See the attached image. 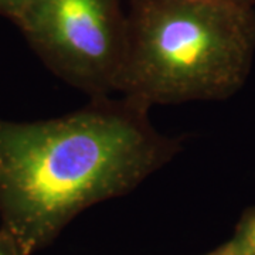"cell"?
<instances>
[{
    "mask_svg": "<svg viewBox=\"0 0 255 255\" xmlns=\"http://www.w3.org/2000/svg\"><path fill=\"white\" fill-rule=\"evenodd\" d=\"M0 255H27L14 237L6 230H0Z\"/></svg>",
    "mask_w": 255,
    "mask_h": 255,
    "instance_id": "5",
    "label": "cell"
},
{
    "mask_svg": "<svg viewBox=\"0 0 255 255\" xmlns=\"http://www.w3.org/2000/svg\"><path fill=\"white\" fill-rule=\"evenodd\" d=\"M13 21L64 81L92 98L117 92L127 44L119 0H30Z\"/></svg>",
    "mask_w": 255,
    "mask_h": 255,
    "instance_id": "3",
    "label": "cell"
},
{
    "mask_svg": "<svg viewBox=\"0 0 255 255\" xmlns=\"http://www.w3.org/2000/svg\"><path fill=\"white\" fill-rule=\"evenodd\" d=\"M255 54V9L228 0H130L117 92L146 107L226 100Z\"/></svg>",
    "mask_w": 255,
    "mask_h": 255,
    "instance_id": "2",
    "label": "cell"
},
{
    "mask_svg": "<svg viewBox=\"0 0 255 255\" xmlns=\"http://www.w3.org/2000/svg\"><path fill=\"white\" fill-rule=\"evenodd\" d=\"M236 255H255V207L247 209L227 241Z\"/></svg>",
    "mask_w": 255,
    "mask_h": 255,
    "instance_id": "4",
    "label": "cell"
},
{
    "mask_svg": "<svg viewBox=\"0 0 255 255\" xmlns=\"http://www.w3.org/2000/svg\"><path fill=\"white\" fill-rule=\"evenodd\" d=\"M237 4H243V6H250V7H255V0H228Z\"/></svg>",
    "mask_w": 255,
    "mask_h": 255,
    "instance_id": "8",
    "label": "cell"
},
{
    "mask_svg": "<svg viewBox=\"0 0 255 255\" xmlns=\"http://www.w3.org/2000/svg\"><path fill=\"white\" fill-rule=\"evenodd\" d=\"M122 97L92 98L61 118L0 119V216L27 255L48 246L85 209L124 196L179 150Z\"/></svg>",
    "mask_w": 255,
    "mask_h": 255,
    "instance_id": "1",
    "label": "cell"
},
{
    "mask_svg": "<svg viewBox=\"0 0 255 255\" xmlns=\"http://www.w3.org/2000/svg\"><path fill=\"white\" fill-rule=\"evenodd\" d=\"M206 255H236V254H234V253H233V250L230 248L228 243H226V244L220 246L217 250H214V251H211V253H209V254H206Z\"/></svg>",
    "mask_w": 255,
    "mask_h": 255,
    "instance_id": "7",
    "label": "cell"
},
{
    "mask_svg": "<svg viewBox=\"0 0 255 255\" xmlns=\"http://www.w3.org/2000/svg\"><path fill=\"white\" fill-rule=\"evenodd\" d=\"M28 1L30 0H0V16L14 20L27 6Z\"/></svg>",
    "mask_w": 255,
    "mask_h": 255,
    "instance_id": "6",
    "label": "cell"
}]
</instances>
